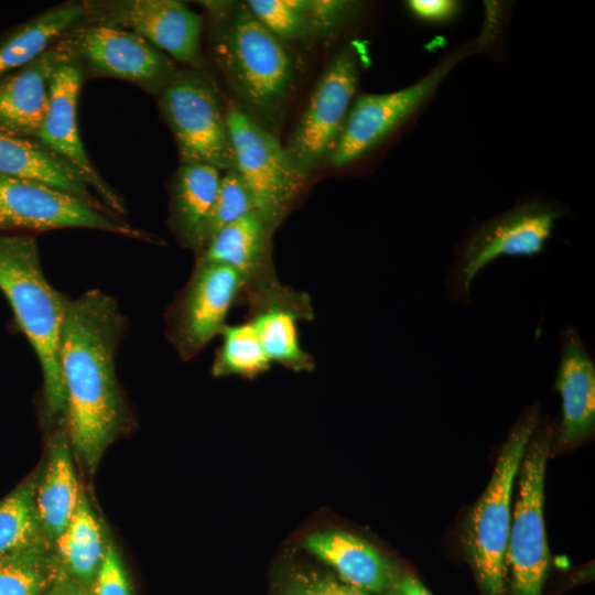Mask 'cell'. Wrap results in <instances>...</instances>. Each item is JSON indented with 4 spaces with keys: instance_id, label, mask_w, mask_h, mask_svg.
Returning a JSON list of instances; mask_svg holds the SVG:
<instances>
[{
    "instance_id": "7c38bea8",
    "label": "cell",
    "mask_w": 595,
    "mask_h": 595,
    "mask_svg": "<svg viewBox=\"0 0 595 595\" xmlns=\"http://www.w3.org/2000/svg\"><path fill=\"white\" fill-rule=\"evenodd\" d=\"M67 34L85 76L118 78L160 95L180 72L170 56L133 32L82 22Z\"/></svg>"
},
{
    "instance_id": "7a4b0ae2",
    "label": "cell",
    "mask_w": 595,
    "mask_h": 595,
    "mask_svg": "<svg viewBox=\"0 0 595 595\" xmlns=\"http://www.w3.org/2000/svg\"><path fill=\"white\" fill-rule=\"evenodd\" d=\"M214 60L239 109L270 132L280 123L295 82L293 57L245 1H202Z\"/></svg>"
},
{
    "instance_id": "d4e9b609",
    "label": "cell",
    "mask_w": 595,
    "mask_h": 595,
    "mask_svg": "<svg viewBox=\"0 0 595 595\" xmlns=\"http://www.w3.org/2000/svg\"><path fill=\"white\" fill-rule=\"evenodd\" d=\"M106 541L101 524L80 489L72 519L54 544L63 574L90 587L102 563Z\"/></svg>"
},
{
    "instance_id": "e575fe53",
    "label": "cell",
    "mask_w": 595,
    "mask_h": 595,
    "mask_svg": "<svg viewBox=\"0 0 595 595\" xmlns=\"http://www.w3.org/2000/svg\"><path fill=\"white\" fill-rule=\"evenodd\" d=\"M47 595H90V592L89 587L71 580L62 573Z\"/></svg>"
},
{
    "instance_id": "ba28073f",
    "label": "cell",
    "mask_w": 595,
    "mask_h": 595,
    "mask_svg": "<svg viewBox=\"0 0 595 595\" xmlns=\"http://www.w3.org/2000/svg\"><path fill=\"white\" fill-rule=\"evenodd\" d=\"M551 445L549 430H536L519 467V489L510 523L506 564L513 595H541L550 554L543 522L544 474Z\"/></svg>"
},
{
    "instance_id": "4dcf8cb0",
    "label": "cell",
    "mask_w": 595,
    "mask_h": 595,
    "mask_svg": "<svg viewBox=\"0 0 595 595\" xmlns=\"http://www.w3.org/2000/svg\"><path fill=\"white\" fill-rule=\"evenodd\" d=\"M310 22L316 39L342 30L359 13L361 3L346 0H290Z\"/></svg>"
},
{
    "instance_id": "30bf717a",
    "label": "cell",
    "mask_w": 595,
    "mask_h": 595,
    "mask_svg": "<svg viewBox=\"0 0 595 595\" xmlns=\"http://www.w3.org/2000/svg\"><path fill=\"white\" fill-rule=\"evenodd\" d=\"M244 282L232 268L195 260L186 284L165 311V334L182 360H191L227 325L240 304Z\"/></svg>"
},
{
    "instance_id": "836d02e7",
    "label": "cell",
    "mask_w": 595,
    "mask_h": 595,
    "mask_svg": "<svg viewBox=\"0 0 595 595\" xmlns=\"http://www.w3.org/2000/svg\"><path fill=\"white\" fill-rule=\"evenodd\" d=\"M408 8L423 21L443 22L456 14L458 3L452 0H410Z\"/></svg>"
},
{
    "instance_id": "5b68a950",
    "label": "cell",
    "mask_w": 595,
    "mask_h": 595,
    "mask_svg": "<svg viewBox=\"0 0 595 595\" xmlns=\"http://www.w3.org/2000/svg\"><path fill=\"white\" fill-rule=\"evenodd\" d=\"M161 113L177 144L181 164L236 169L226 109L212 77L203 69H180L159 95Z\"/></svg>"
},
{
    "instance_id": "d590c367",
    "label": "cell",
    "mask_w": 595,
    "mask_h": 595,
    "mask_svg": "<svg viewBox=\"0 0 595 595\" xmlns=\"http://www.w3.org/2000/svg\"><path fill=\"white\" fill-rule=\"evenodd\" d=\"M397 595H432L418 578L407 575L396 581Z\"/></svg>"
},
{
    "instance_id": "d6a6232c",
    "label": "cell",
    "mask_w": 595,
    "mask_h": 595,
    "mask_svg": "<svg viewBox=\"0 0 595 595\" xmlns=\"http://www.w3.org/2000/svg\"><path fill=\"white\" fill-rule=\"evenodd\" d=\"M280 595H369L344 582L316 572H298L282 585Z\"/></svg>"
},
{
    "instance_id": "3957f363",
    "label": "cell",
    "mask_w": 595,
    "mask_h": 595,
    "mask_svg": "<svg viewBox=\"0 0 595 595\" xmlns=\"http://www.w3.org/2000/svg\"><path fill=\"white\" fill-rule=\"evenodd\" d=\"M0 290L39 359L47 415L65 418L67 399L58 355L71 299L46 280L35 237L0 235Z\"/></svg>"
},
{
    "instance_id": "2e32d148",
    "label": "cell",
    "mask_w": 595,
    "mask_h": 595,
    "mask_svg": "<svg viewBox=\"0 0 595 595\" xmlns=\"http://www.w3.org/2000/svg\"><path fill=\"white\" fill-rule=\"evenodd\" d=\"M246 317L272 361L294 372L315 369L314 357L300 338L301 322H312L315 312L307 293L281 283L280 280L247 295Z\"/></svg>"
},
{
    "instance_id": "8fae6325",
    "label": "cell",
    "mask_w": 595,
    "mask_h": 595,
    "mask_svg": "<svg viewBox=\"0 0 595 595\" xmlns=\"http://www.w3.org/2000/svg\"><path fill=\"white\" fill-rule=\"evenodd\" d=\"M61 228H88L158 244L154 236L67 192L0 173V230L46 231Z\"/></svg>"
},
{
    "instance_id": "8992f818",
    "label": "cell",
    "mask_w": 595,
    "mask_h": 595,
    "mask_svg": "<svg viewBox=\"0 0 595 595\" xmlns=\"http://www.w3.org/2000/svg\"><path fill=\"white\" fill-rule=\"evenodd\" d=\"M562 207L542 201L521 203L482 225L462 245L448 271L445 286L450 295L468 303L477 274L501 257H534L542 253Z\"/></svg>"
},
{
    "instance_id": "4fadbf2b",
    "label": "cell",
    "mask_w": 595,
    "mask_h": 595,
    "mask_svg": "<svg viewBox=\"0 0 595 595\" xmlns=\"http://www.w3.org/2000/svg\"><path fill=\"white\" fill-rule=\"evenodd\" d=\"M83 22L133 32L173 61L202 69L203 15L177 0L85 1Z\"/></svg>"
},
{
    "instance_id": "603a6c76",
    "label": "cell",
    "mask_w": 595,
    "mask_h": 595,
    "mask_svg": "<svg viewBox=\"0 0 595 595\" xmlns=\"http://www.w3.org/2000/svg\"><path fill=\"white\" fill-rule=\"evenodd\" d=\"M221 171L205 164H181L170 191L169 228L192 250L216 202Z\"/></svg>"
},
{
    "instance_id": "9c48e42d",
    "label": "cell",
    "mask_w": 595,
    "mask_h": 595,
    "mask_svg": "<svg viewBox=\"0 0 595 595\" xmlns=\"http://www.w3.org/2000/svg\"><path fill=\"white\" fill-rule=\"evenodd\" d=\"M359 58L350 45L339 51L318 79L309 104L284 147L305 181L334 151L359 79Z\"/></svg>"
},
{
    "instance_id": "7402d4cb",
    "label": "cell",
    "mask_w": 595,
    "mask_h": 595,
    "mask_svg": "<svg viewBox=\"0 0 595 595\" xmlns=\"http://www.w3.org/2000/svg\"><path fill=\"white\" fill-rule=\"evenodd\" d=\"M0 173L37 181L67 192L93 207L120 217L107 208L64 160L39 141L8 133L0 129Z\"/></svg>"
},
{
    "instance_id": "44dd1931",
    "label": "cell",
    "mask_w": 595,
    "mask_h": 595,
    "mask_svg": "<svg viewBox=\"0 0 595 595\" xmlns=\"http://www.w3.org/2000/svg\"><path fill=\"white\" fill-rule=\"evenodd\" d=\"M79 490L65 425L51 437L46 464L37 478L35 490L42 532L53 548L72 519Z\"/></svg>"
},
{
    "instance_id": "277c9868",
    "label": "cell",
    "mask_w": 595,
    "mask_h": 595,
    "mask_svg": "<svg viewBox=\"0 0 595 595\" xmlns=\"http://www.w3.org/2000/svg\"><path fill=\"white\" fill-rule=\"evenodd\" d=\"M537 424L538 414L532 410L513 426L490 482L467 519L465 548L486 595H505L512 488Z\"/></svg>"
},
{
    "instance_id": "6da1fadb",
    "label": "cell",
    "mask_w": 595,
    "mask_h": 595,
    "mask_svg": "<svg viewBox=\"0 0 595 595\" xmlns=\"http://www.w3.org/2000/svg\"><path fill=\"white\" fill-rule=\"evenodd\" d=\"M126 329L118 303L100 290L69 301L58 355L67 399L65 425L71 446L90 473L127 423L116 375Z\"/></svg>"
},
{
    "instance_id": "52a82bcc",
    "label": "cell",
    "mask_w": 595,
    "mask_h": 595,
    "mask_svg": "<svg viewBox=\"0 0 595 595\" xmlns=\"http://www.w3.org/2000/svg\"><path fill=\"white\" fill-rule=\"evenodd\" d=\"M226 119L235 170L246 183L256 212L277 229L298 201L304 180L275 136L234 102L226 109Z\"/></svg>"
},
{
    "instance_id": "cb8c5ba5",
    "label": "cell",
    "mask_w": 595,
    "mask_h": 595,
    "mask_svg": "<svg viewBox=\"0 0 595 595\" xmlns=\"http://www.w3.org/2000/svg\"><path fill=\"white\" fill-rule=\"evenodd\" d=\"M85 1H68L41 13L0 44V77L33 62L80 24Z\"/></svg>"
},
{
    "instance_id": "83f0119b",
    "label": "cell",
    "mask_w": 595,
    "mask_h": 595,
    "mask_svg": "<svg viewBox=\"0 0 595 595\" xmlns=\"http://www.w3.org/2000/svg\"><path fill=\"white\" fill-rule=\"evenodd\" d=\"M37 478L29 477L0 500V556L45 541L35 506Z\"/></svg>"
},
{
    "instance_id": "ffe728a7",
    "label": "cell",
    "mask_w": 595,
    "mask_h": 595,
    "mask_svg": "<svg viewBox=\"0 0 595 595\" xmlns=\"http://www.w3.org/2000/svg\"><path fill=\"white\" fill-rule=\"evenodd\" d=\"M303 545L333 567L344 583L368 594H381L396 583L389 560L354 534L334 529L315 531L304 538Z\"/></svg>"
},
{
    "instance_id": "484cf974",
    "label": "cell",
    "mask_w": 595,
    "mask_h": 595,
    "mask_svg": "<svg viewBox=\"0 0 595 595\" xmlns=\"http://www.w3.org/2000/svg\"><path fill=\"white\" fill-rule=\"evenodd\" d=\"M46 541L0 556V595H47L62 574Z\"/></svg>"
},
{
    "instance_id": "4316f807",
    "label": "cell",
    "mask_w": 595,
    "mask_h": 595,
    "mask_svg": "<svg viewBox=\"0 0 595 595\" xmlns=\"http://www.w3.org/2000/svg\"><path fill=\"white\" fill-rule=\"evenodd\" d=\"M220 337L212 364L213 377L255 379L271 369L273 364L248 321L227 324Z\"/></svg>"
},
{
    "instance_id": "5bb4252c",
    "label": "cell",
    "mask_w": 595,
    "mask_h": 595,
    "mask_svg": "<svg viewBox=\"0 0 595 595\" xmlns=\"http://www.w3.org/2000/svg\"><path fill=\"white\" fill-rule=\"evenodd\" d=\"M466 55V50L454 53L403 89L364 94L354 99L328 163L333 167H342L372 150L432 96L451 69Z\"/></svg>"
},
{
    "instance_id": "9a60e30c",
    "label": "cell",
    "mask_w": 595,
    "mask_h": 595,
    "mask_svg": "<svg viewBox=\"0 0 595 595\" xmlns=\"http://www.w3.org/2000/svg\"><path fill=\"white\" fill-rule=\"evenodd\" d=\"M84 78L75 57L55 69L47 110L35 140L72 166L102 204L121 217L126 214L123 199L95 169L80 139L77 106Z\"/></svg>"
},
{
    "instance_id": "e0dca14e",
    "label": "cell",
    "mask_w": 595,
    "mask_h": 595,
    "mask_svg": "<svg viewBox=\"0 0 595 595\" xmlns=\"http://www.w3.org/2000/svg\"><path fill=\"white\" fill-rule=\"evenodd\" d=\"M67 33L33 62L0 77L1 130L35 140L47 110L52 75L75 57Z\"/></svg>"
},
{
    "instance_id": "f1b7e54d",
    "label": "cell",
    "mask_w": 595,
    "mask_h": 595,
    "mask_svg": "<svg viewBox=\"0 0 595 595\" xmlns=\"http://www.w3.org/2000/svg\"><path fill=\"white\" fill-rule=\"evenodd\" d=\"M255 210L252 196L237 170L224 172L214 207L192 248L194 255L199 253L221 228Z\"/></svg>"
},
{
    "instance_id": "ac0fdd59",
    "label": "cell",
    "mask_w": 595,
    "mask_h": 595,
    "mask_svg": "<svg viewBox=\"0 0 595 595\" xmlns=\"http://www.w3.org/2000/svg\"><path fill=\"white\" fill-rule=\"evenodd\" d=\"M274 231L258 212H251L221 228L195 260L236 270L244 282L241 303L247 295L279 280L272 259Z\"/></svg>"
},
{
    "instance_id": "d6986e66",
    "label": "cell",
    "mask_w": 595,
    "mask_h": 595,
    "mask_svg": "<svg viewBox=\"0 0 595 595\" xmlns=\"http://www.w3.org/2000/svg\"><path fill=\"white\" fill-rule=\"evenodd\" d=\"M555 388L562 400L560 442L571 445L587 437L595 425V365L575 327L561 336Z\"/></svg>"
},
{
    "instance_id": "f546056e",
    "label": "cell",
    "mask_w": 595,
    "mask_h": 595,
    "mask_svg": "<svg viewBox=\"0 0 595 595\" xmlns=\"http://www.w3.org/2000/svg\"><path fill=\"white\" fill-rule=\"evenodd\" d=\"M257 19L281 41L316 39L307 19L292 6L290 0L245 1Z\"/></svg>"
},
{
    "instance_id": "1f68e13d",
    "label": "cell",
    "mask_w": 595,
    "mask_h": 595,
    "mask_svg": "<svg viewBox=\"0 0 595 595\" xmlns=\"http://www.w3.org/2000/svg\"><path fill=\"white\" fill-rule=\"evenodd\" d=\"M89 592L90 595H132L122 560L108 537L102 563Z\"/></svg>"
}]
</instances>
